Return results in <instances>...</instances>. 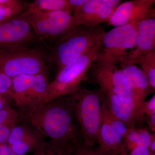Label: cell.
<instances>
[{
  "instance_id": "1",
  "label": "cell",
  "mask_w": 155,
  "mask_h": 155,
  "mask_svg": "<svg viewBox=\"0 0 155 155\" xmlns=\"http://www.w3.org/2000/svg\"><path fill=\"white\" fill-rule=\"evenodd\" d=\"M19 109V120L43 137L78 147L84 145L75 118L71 95L43 103L34 109Z\"/></svg>"
},
{
  "instance_id": "2",
  "label": "cell",
  "mask_w": 155,
  "mask_h": 155,
  "mask_svg": "<svg viewBox=\"0 0 155 155\" xmlns=\"http://www.w3.org/2000/svg\"><path fill=\"white\" fill-rule=\"evenodd\" d=\"M105 32L100 25H78L55 41L48 54V63L58 72L93 48L102 39Z\"/></svg>"
},
{
  "instance_id": "3",
  "label": "cell",
  "mask_w": 155,
  "mask_h": 155,
  "mask_svg": "<svg viewBox=\"0 0 155 155\" xmlns=\"http://www.w3.org/2000/svg\"><path fill=\"white\" fill-rule=\"evenodd\" d=\"M72 96L75 119L84 145L91 148L97 143L101 122L103 93L99 88L91 91L81 86Z\"/></svg>"
},
{
  "instance_id": "4",
  "label": "cell",
  "mask_w": 155,
  "mask_h": 155,
  "mask_svg": "<svg viewBox=\"0 0 155 155\" xmlns=\"http://www.w3.org/2000/svg\"><path fill=\"white\" fill-rule=\"evenodd\" d=\"M102 41L78 60L58 71L54 79L49 84L46 102L77 91L81 82L87 79L90 69L101 48Z\"/></svg>"
},
{
  "instance_id": "5",
  "label": "cell",
  "mask_w": 155,
  "mask_h": 155,
  "mask_svg": "<svg viewBox=\"0 0 155 155\" xmlns=\"http://www.w3.org/2000/svg\"><path fill=\"white\" fill-rule=\"evenodd\" d=\"M138 23L133 22L105 32L101 48L94 62L117 65L127 59L126 51L135 48L138 39Z\"/></svg>"
},
{
  "instance_id": "6",
  "label": "cell",
  "mask_w": 155,
  "mask_h": 155,
  "mask_svg": "<svg viewBox=\"0 0 155 155\" xmlns=\"http://www.w3.org/2000/svg\"><path fill=\"white\" fill-rule=\"evenodd\" d=\"M48 58L43 50L36 48L0 51V68L12 78L22 74L35 75L48 72Z\"/></svg>"
},
{
  "instance_id": "7",
  "label": "cell",
  "mask_w": 155,
  "mask_h": 155,
  "mask_svg": "<svg viewBox=\"0 0 155 155\" xmlns=\"http://www.w3.org/2000/svg\"><path fill=\"white\" fill-rule=\"evenodd\" d=\"M31 25L38 41H55L74 27L79 25L73 15L63 11H45L29 8Z\"/></svg>"
},
{
  "instance_id": "8",
  "label": "cell",
  "mask_w": 155,
  "mask_h": 155,
  "mask_svg": "<svg viewBox=\"0 0 155 155\" xmlns=\"http://www.w3.org/2000/svg\"><path fill=\"white\" fill-rule=\"evenodd\" d=\"M49 83L48 72L17 75L12 78L10 95L19 108L34 109L46 102Z\"/></svg>"
},
{
  "instance_id": "9",
  "label": "cell",
  "mask_w": 155,
  "mask_h": 155,
  "mask_svg": "<svg viewBox=\"0 0 155 155\" xmlns=\"http://www.w3.org/2000/svg\"><path fill=\"white\" fill-rule=\"evenodd\" d=\"M37 41L26 9L0 24V51L31 48Z\"/></svg>"
},
{
  "instance_id": "10",
  "label": "cell",
  "mask_w": 155,
  "mask_h": 155,
  "mask_svg": "<svg viewBox=\"0 0 155 155\" xmlns=\"http://www.w3.org/2000/svg\"><path fill=\"white\" fill-rule=\"evenodd\" d=\"M87 79L88 82L97 84L102 91L114 94L122 101L130 102L134 100L125 76L117 65L94 62L90 69Z\"/></svg>"
},
{
  "instance_id": "11",
  "label": "cell",
  "mask_w": 155,
  "mask_h": 155,
  "mask_svg": "<svg viewBox=\"0 0 155 155\" xmlns=\"http://www.w3.org/2000/svg\"><path fill=\"white\" fill-rule=\"evenodd\" d=\"M127 129L125 124L111 113L102 97L101 125L97 140L99 152L104 155L110 153L113 155H125L123 139Z\"/></svg>"
},
{
  "instance_id": "12",
  "label": "cell",
  "mask_w": 155,
  "mask_h": 155,
  "mask_svg": "<svg viewBox=\"0 0 155 155\" xmlns=\"http://www.w3.org/2000/svg\"><path fill=\"white\" fill-rule=\"evenodd\" d=\"M155 0H133L120 4L114 10L108 24L114 27L145 19H155Z\"/></svg>"
},
{
  "instance_id": "13",
  "label": "cell",
  "mask_w": 155,
  "mask_h": 155,
  "mask_svg": "<svg viewBox=\"0 0 155 155\" xmlns=\"http://www.w3.org/2000/svg\"><path fill=\"white\" fill-rule=\"evenodd\" d=\"M127 84L133 93L134 102L141 109H144L143 100L153 87L142 69L127 59L119 64Z\"/></svg>"
},
{
  "instance_id": "14",
  "label": "cell",
  "mask_w": 155,
  "mask_h": 155,
  "mask_svg": "<svg viewBox=\"0 0 155 155\" xmlns=\"http://www.w3.org/2000/svg\"><path fill=\"white\" fill-rule=\"evenodd\" d=\"M115 9L108 5L104 0H86L73 12V16L79 25L96 27L103 22H107Z\"/></svg>"
},
{
  "instance_id": "15",
  "label": "cell",
  "mask_w": 155,
  "mask_h": 155,
  "mask_svg": "<svg viewBox=\"0 0 155 155\" xmlns=\"http://www.w3.org/2000/svg\"><path fill=\"white\" fill-rule=\"evenodd\" d=\"M102 93L103 100L113 115L123 122L127 128L135 127L143 110L137 105L134 101L125 102L114 94L103 91Z\"/></svg>"
},
{
  "instance_id": "16",
  "label": "cell",
  "mask_w": 155,
  "mask_h": 155,
  "mask_svg": "<svg viewBox=\"0 0 155 155\" xmlns=\"http://www.w3.org/2000/svg\"><path fill=\"white\" fill-rule=\"evenodd\" d=\"M43 137L28 125H17L12 129L7 144L17 155H25L33 152Z\"/></svg>"
},
{
  "instance_id": "17",
  "label": "cell",
  "mask_w": 155,
  "mask_h": 155,
  "mask_svg": "<svg viewBox=\"0 0 155 155\" xmlns=\"http://www.w3.org/2000/svg\"><path fill=\"white\" fill-rule=\"evenodd\" d=\"M138 34L137 45L134 50L127 54V61H135L155 51V19L139 22Z\"/></svg>"
},
{
  "instance_id": "18",
  "label": "cell",
  "mask_w": 155,
  "mask_h": 155,
  "mask_svg": "<svg viewBox=\"0 0 155 155\" xmlns=\"http://www.w3.org/2000/svg\"><path fill=\"white\" fill-rule=\"evenodd\" d=\"M78 148L70 143L44 139L35 147L32 155H74Z\"/></svg>"
},
{
  "instance_id": "19",
  "label": "cell",
  "mask_w": 155,
  "mask_h": 155,
  "mask_svg": "<svg viewBox=\"0 0 155 155\" xmlns=\"http://www.w3.org/2000/svg\"><path fill=\"white\" fill-rule=\"evenodd\" d=\"M19 120V113L10 107L0 111V144H7L11 131Z\"/></svg>"
},
{
  "instance_id": "20",
  "label": "cell",
  "mask_w": 155,
  "mask_h": 155,
  "mask_svg": "<svg viewBox=\"0 0 155 155\" xmlns=\"http://www.w3.org/2000/svg\"><path fill=\"white\" fill-rule=\"evenodd\" d=\"M27 6L39 11H63L73 14V9L69 0H36L28 4Z\"/></svg>"
},
{
  "instance_id": "21",
  "label": "cell",
  "mask_w": 155,
  "mask_h": 155,
  "mask_svg": "<svg viewBox=\"0 0 155 155\" xmlns=\"http://www.w3.org/2000/svg\"><path fill=\"white\" fill-rule=\"evenodd\" d=\"M27 5L24 1L0 0V24L22 12Z\"/></svg>"
},
{
  "instance_id": "22",
  "label": "cell",
  "mask_w": 155,
  "mask_h": 155,
  "mask_svg": "<svg viewBox=\"0 0 155 155\" xmlns=\"http://www.w3.org/2000/svg\"><path fill=\"white\" fill-rule=\"evenodd\" d=\"M141 141L139 130L135 127L127 128L123 139L125 148H127L131 151L138 146Z\"/></svg>"
},
{
  "instance_id": "23",
  "label": "cell",
  "mask_w": 155,
  "mask_h": 155,
  "mask_svg": "<svg viewBox=\"0 0 155 155\" xmlns=\"http://www.w3.org/2000/svg\"><path fill=\"white\" fill-rule=\"evenodd\" d=\"M11 85L12 78L6 75L0 68V94L10 95Z\"/></svg>"
},
{
  "instance_id": "24",
  "label": "cell",
  "mask_w": 155,
  "mask_h": 155,
  "mask_svg": "<svg viewBox=\"0 0 155 155\" xmlns=\"http://www.w3.org/2000/svg\"><path fill=\"white\" fill-rule=\"evenodd\" d=\"M129 62L136 65L144 64L155 68V51L148 53L135 61Z\"/></svg>"
},
{
  "instance_id": "25",
  "label": "cell",
  "mask_w": 155,
  "mask_h": 155,
  "mask_svg": "<svg viewBox=\"0 0 155 155\" xmlns=\"http://www.w3.org/2000/svg\"><path fill=\"white\" fill-rule=\"evenodd\" d=\"M149 148L138 146L131 151L130 155H149Z\"/></svg>"
},
{
  "instance_id": "26",
  "label": "cell",
  "mask_w": 155,
  "mask_h": 155,
  "mask_svg": "<svg viewBox=\"0 0 155 155\" xmlns=\"http://www.w3.org/2000/svg\"><path fill=\"white\" fill-rule=\"evenodd\" d=\"M8 98H11L10 95L0 94V111L8 107Z\"/></svg>"
},
{
  "instance_id": "27",
  "label": "cell",
  "mask_w": 155,
  "mask_h": 155,
  "mask_svg": "<svg viewBox=\"0 0 155 155\" xmlns=\"http://www.w3.org/2000/svg\"><path fill=\"white\" fill-rule=\"evenodd\" d=\"M0 155H17L14 153L7 144H0Z\"/></svg>"
},
{
  "instance_id": "28",
  "label": "cell",
  "mask_w": 155,
  "mask_h": 155,
  "mask_svg": "<svg viewBox=\"0 0 155 155\" xmlns=\"http://www.w3.org/2000/svg\"><path fill=\"white\" fill-rule=\"evenodd\" d=\"M86 1V0H69V3L73 9V13L75 10L83 5Z\"/></svg>"
},
{
  "instance_id": "29",
  "label": "cell",
  "mask_w": 155,
  "mask_h": 155,
  "mask_svg": "<svg viewBox=\"0 0 155 155\" xmlns=\"http://www.w3.org/2000/svg\"><path fill=\"white\" fill-rule=\"evenodd\" d=\"M81 151L83 155H104L99 152H96L91 149V148L87 147L83 145L81 147Z\"/></svg>"
},
{
  "instance_id": "30",
  "label": "cell",
  "mask_w": 155,
  "mask_h": 155,
  "mask_svg": "<svg viewBox=\"0 0 155 155\" xmlns=\"http://www.w3.org/2000/svg\"><path fill=\"white\" fill-rule=\"evenodd\" d=\"M147 110L151 113L152 111L155 109V94L153 97L148 102L146 105Z\"/></svg>"
},
{
  "instance_id": "31",
  "label": "cell",
  "mask_w": 155,
  "mask_h": 155,
  "mask_svg": "<svg viewBox=\"0 0 155 155\" xmlns=\"http://www.w3.org/2000/svg\"><path fill=\"white\" fill-rule=\"evenodd\" d=\"M106 4L113 8L116 9L120 5V0H104Z\"/></svg>"
},
{
  "instance_id": "32",
  "label": "cell",
  "mask_w": 155,
  "mask_h": 155,
  "mask_svg": "<svg viewBox=\"0 0 155 155\" xmlns=\"http://www.w3.org/2000/svg\"><path fill=\"white\" fill-rule=\"evenodd\" d=\"M150 125L155 130V115L152 116L151 117Z\"/></svg>"
},
{
  "instance_id": "33",
  "label": "cell",
  "mask_w": 155,
  "mask_h": 155,
  "mask_svg": "<svg viewBox=\"0 0 155 155\" xmlns=\"http://www.w3.org/2000/svg\"><path fill=\"white\" fill-rule=\"evenodd\" d=\"M74 155H83V154H82V152H81V150L80 148L76 150V152H75V153Z\"/></svg>"
},
{
  "instance_id": "34",
  "label": "cell",
  "mask_w": 155,
  "mask_h": 155,
  "mask_svg": "<svg viewBox=\"0 0 155 155\" xmlns=\"http://www.w3.org/2000/svg\"><path fill=\"white\" fill-rule=\"evenodd\" d=\"M151 146L152 149L153 150L155 151V140L153 142V143L152 142V144Z\"/></svg>"
},
{
  "instance_id": "35",
  "label": "cell",
  "mask_w": 155,
  "mask_h": 155,
  "mask_svg": "<svg viewBox=\"0 0 155 155\" xmlns=\"http://www.w3.org/2000/svg\"><path fill=\"white\" fill-rule=\"evenodd\" d=\"M126 155V154H125V155Z\"/></svg>"
}]
</instances>
